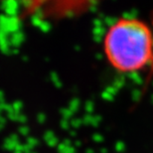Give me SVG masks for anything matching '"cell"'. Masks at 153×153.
<instances>
[{
	"mask_svg": "<svg viewBox=\"0 0 153 153\" xmlns=\"http://www.w3.org/2000/svg\"><path fill=\"white\" fill-rule=\"evenodd\" d=\"M103 51L118 72L141 71L153 65V30L137 18H119L105 33Z\"/></svg>",
	"mask_w": 153,
	"mask_h": 153,
	"instance_id": "obj_1",
	"label": "cell"
},
{
	"mask_svg": "<svg viewBox=\"0 0 153 153\" xmlns=\"http://www.w3.org/2000/svg\"><path fill=\"white\" fill-rule=\"evenodd\" d=\"M27 16L59 20L82 12L94 0H11Z\"/></svg>",
	"mask_w": 153,
	"mask_h": 153,
	"instance_id": "obj_2",
	"label": "cell"
}]
</instances>
